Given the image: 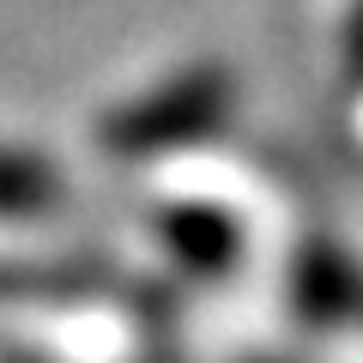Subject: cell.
Returning a JSON list of instances; mask_svg holds the SVG:
<instances>
[{
	"label": "cell",
	"mask_w": 363,
	"mask_h": 363,
	"mask_svg": "<svg viewBox=\"0 0 363 363\" xmlns=\"http://www.w3.org/2000/svg\"><path fill=\"white\" fill-rule=\"evenodd\" d=\"M230 109V79L224 67H200L194 79H176V85L152 91L140 104H128L121 116H109L104 128V145L121 157H152V152H169V145H188L200 133H212Z\"/></svg>",
	"instance_id": "obj_1"
},
{
	"label": "cell",
	"mask_w": 363,
	"mask_h": 363,
	"mask_svg": "<svg viewBox=\"0 0 363 363\" xmlns=\"http://www.w3.org/2000/svg\"><path fill=\"white\" fill-rule=\"evenodd\" d=\"M55 200H61V182H55L49 157L0 145V218H37Z\"/></svg>",
	"instance_id": "obj_3"
},
{
	"label": "cell",
	"mask_w": 363,
	"mask_h": 363,
	"mask_svg": "<svg viewBox=\"0 0 363 363\" xmlns=\"http://www.w3.org/2000/svg\"><path fill=\"white\" fill-rule=\"evenodd\" d=\"M157 236L176 260H188V272H224L236 255V224L218 206H169L157 212Z\"/></svg>",
	"instance_id": "obj_2"
}]
</instances>
